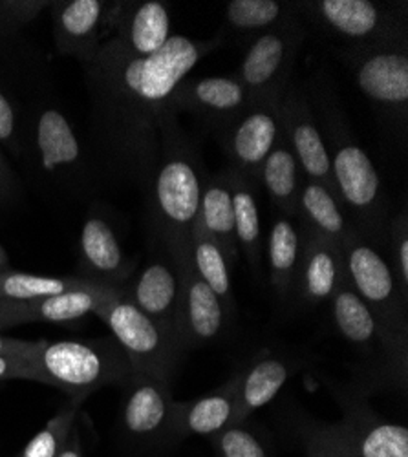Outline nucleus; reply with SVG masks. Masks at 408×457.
I'll use <instances>...</instances> for the list:
<instances>
[{
	"instance_id": "obj_1",
	"label": "nucleus",
	"mask_w": 408,
	"mask_h": 457,
	"mask_svg": "<svg viewBox=\"0 0 408 457\" xmlns=\"http://www.w3.org/2000/svg\"><path fill=\"white\" fill-rule=\"evenodd\" d=\"M221 41L172 35L154 55L134 57L106 41L85 64L90 96V146L104 178L145 190L162 148V132L178 112L171 99L178 85Z\"/></svg>"
},
{
	"instance_id": "obj_2",
	"label": "nucleus",
	"mask_w": 408,
	"mask_h": 457,
	"mask_svg": "<svg viewBox=\"0 0 408 457\" xmlns=\"http://www.w3.org/2000/svg\"><path fill=\"white\" fill-rule=\"evenodd\" d=\"M21 162L48 196L88 200L106 179L92 146L83 141L50 88L29 104Z\"/></svg>"
},
{
	"instance_id": "obj_3",
	"label": "nucleus",
	"mask_w": 408,
	"mask_h": 457,
	"mask_svg": "<svg viewBox=\"0 0 408 457\" xmlns=\"http://www.w3.org/2000/svg\"><path fill=\"white\" fill-rule=\"evenodd\" d=\"M321 130L326 143L336 193L352 225L374 245L387 240L388 196L383 179L343 116L341 106L328 92L317 94Z\"/></svg>"
},
{
	"instance_id": "obj_4",
	"label": "nucleus",
	"mask_w": 408,
	"mask_h": 457,
	"mask_svg": "<svg viewBox=\"0 0 408 457\" xmlns=\"http://www.w3.org/2000/svg\"><path fill=\"white\" fill-rule=\"evenodd\" d=\"M207 170L200 148L172 116L162 132L156 169L145 187L153 237H189L198 218Z\"/></svg>"
},
{
	"instance_id": "obj_5",
	"label": "nucleus",
	"mask_w": 408,
	"mask_h": 457,
	"mask_svg": "<svg viewBox=\"0 0 408 457\" xmlns=\"http://www.w3.org/2000/svg\"><path fill=\"white\" fill-rule=\"evenodd\" d=\"M35 383L64 392L81 404L108 386H125L134 370L116 338L35 340L29 353Z\"/></svg>"
},
{
	"instance_id": "obj_6",
	"label": "nucleus",
	"mask_w": 408,
	"mask_h": 457,
	"mask_svg": "<svg viewBox=\"0 0 408 457\" xmlns=\"http://www.w3.org/2000/svg\"><path fill=\"white\" fill-rule=\"evenodd\" d=\"M339 57L354 71L361 94L372 104L378 118L404 143L408 134V33L368 48L339 50Z\"/></svg>"
},
{
	"instance_id": "obj_7",
	"label": "nucleus",
	"mask_w": 408,
	"mask_h": 457,
	"mask_svg": "<svg viewBox=\"0 0 408 457\" xmlns=\"http://www.w3.org/2000/svg\"><path fill=\"white\" fill-rule=\"evenodd\" d=\"M296 13L339 50H359L408 33L406 4L374 0H312L296 3Z\"/></svg>"
},
{
	"instance_id": "obj_8",
	"label": "nucleus",
	"mask_w": 408,
	"mask_h": 457,
	"mask_svg": "<svg viewBox=\"0 0 408 457\" xmlns=\"http://www.w3.org/2000/svg\"><path fill=\"white\" fill-rule=\"evenodd\" d=\"M346 277L396 346L408 352V300L376 245L357 228L341 245Z\"/></svg>"
},
{
	"instance_id": "obj_9",
	"label": "nucleus",
	"mask_w": 408,
	"mask_h": 457,
	"mask_svg": "<svg viewBox=\"0 0 408 457\" xmlns=\"http://www.w3.org/2000/svg\"><path fill=\"white\" fill-rule=\"evenodd\" d=\"M112 331L134 373L171 385L185 350L176 335L148 319L123 295L108 300L96 313Z\"/></svg>"
},
{
	"instance_id": "obj_10",
	"label": "nucleus",
	"mask_w": 408,
	"mask_h": 457,
	"mask_svg": "<svg viewBox=\"0 0 408 457\" xmlns=\"http://www.w3.org/2000/svg\"><path fill=\"white\" fill-rule=\"evenodd\" d=\"M329 303L333 326L368 364V375L378 383L406 390L408 352L396 346L387 337L372 312L352 287L348 277L333 293Z\"/></svg>"
},
{
	"instance_id": "obj_11",
	"label": "nucleus",
	"mask_w": 408,
	"mask_h": 457,
	"mask_svg": "<svg viewBox=\"0 0 408 457\" xmlns=\"http://www.w3.org/2000/svg\"><path fill=\"white\" fill-rule=\"evenodd\" d=\"M306 37L308 28L299 13H295L246 46L235 75L251 96V101L280 99L293 81L295 62Z\"/></svg>"
},
{
	"instance_id": "obj_12",
	"label": "nucleus",
	"mask_w": 408,
	"mask_h": 457,
	"mask_svg": "<svg viewBox=\"0 0 408 457\" xmlns=\"http://www.w3.org/2000/svg\"><path fill=\"white\" fill-rule=\"evenodd\" d=\"M46 88L33 48L19 45L17 37L0 41V146L6 156L21 162L29 104Z\"/></svg>"
},
{
	"instance_id": "obj_13",
	"label": "nucleus",
	"mask_w": 408,
	"mask_h": 457,
	"mask_svg": "<svg viewBox=\"0 0 408 457\" xmlns=\"http://www.w3.org/2000/svg\"><path fill=\"white\" fill-rule=\"evenodd\" d=\"M189 238L191 235L179 238H162L172 247L181 271L178 333L185 352L212 345L231 324L218 296L195 270L189 253Z\"/></svg>"
},
{
	"instance_id": "obj_14",
	"label": "nucleus",
	"mask_w": 408,
	"mask_h": 457,
	"mask_svg": "<svg viewBox=\"0 0 408 457\" xmlns=\"http://www.w3.org/2000/svg\"><path fill=\"white\" fill-rule=\"evenodd\" d=\"M136 273V262L123 251L118 223L101 202H92L81 227L76 277L123 289Z\"/></svg>"
},
{
	"instance_id": "obj_15",
	"label": "nucleus",
	"mask_w": 408,
	"mask_h": 457,
	"mask_svg": "<svg viewBox=\"0 0 408 457\" xmlns=\"http://www.w3.org/2000/svg\"><path fill=\"white\" fill-rule=\"evenodd\" d=\"M134 306L179 338L181 271L172 247L154 238V251L143 268L123 287ZM181 342V340H179Z\"/></svg>"
},
{
	"instance_id": "obj_16",
	"label": "nucleus",
	"mask_w": 408,
	"mask_h": 457,
	"mask_svg": "<svg viewBox=\"0 0 408 457\" xmlns=\"http://www.w3.org/2000/svg\"><path fill=\"white\" fill-rule=\"evenodd\" d=\"M123 390L120 425L127 443L136 448L171 445L169 437L176 403L171 385L143 373H132Z\"/></svg>"
},
{
	"instance_id": "obj_17",
	"label": "nucleus",
	"mask_w": 408,
	"mask_h": 457,
	"mask_svg": "<svg viewBox=\"0 0 408 457\" xmlns=\"http://www.w3.org/2000/svg\"><path fill=\"white\" fill-rule=\"evenodd\" d=\"M279 116L282 137L299 162L304 179L322 183L336 193L319 118L312 97L303 85L295 81L289 83L279 101Z\"/></svg>"
},
{
	"instance_id": "obj_18",
	"label": "nucleus",
	"mask_w": 408,
	"mask_h": 457,
	"mask_svg": "<svg viewBox=\"0 0 408 457\" xmlns=\"http://www.w3.org/2000/svg\"><path fill=\"white\" fill-rule=\"evenodd\" d=\"M172 108L187 112L214 137L224 132L251 104V96L237 75L185 78L172 94Z\"/></svg>"
},
{
	"instance_id": "obj_19",
	"label": "nucleus",
	"mask_w": 408,
	"mask_h": 457,
	"mask_svg": "<svg viewBox=\"0 0 408 457\" xmlns=\"http://www.w3.org/2000/svg\"><path fill=\"white\" fill-rule=\"evenodd\" d=\"M279 101H251L240 116L216 137L229 160V167L253 179H256L258 170L282 137Z\"/></svg>"
},
{
	"instance_id": "obj_20",
	"label": "nucleus",
	"mask_w": 408,
	"mask_h": 457,
	"mask_svg": "<svg viewBox=\"0 0 408 457\" xmlns=\"http://www.w3.org/2000/svg\"><path fill=\"white\" fill-rule=\"evenodd\" d=\"M114 3L104 0H57L50 4L57 54L92 62L112 31Z\"/></svg>"
},
{
	"instance_id": "obj_21",
	"label": "nucleus",
	"mask_w": 408,
	"mask_h": 457,
	"mask_svg": "<svg viewBox=\"0 0 408 457\" xmlns=\"http://www.w3.org/2000/svg\"><path fill=\"white\" fill-rule=\"evenodd\" d=\"M345 419L337 425L348 457H408V430L388 423L361 399L341 395Z\"/></svg>"
},
{
	"instance_id": "obj_22",
	"label": "nucleus",
	"mask_w": 408,
	"mask_h": 457,
	"mask_svg": "<svg viewBox=\"0 0 408 457\" xmlns=\"http://www.w3.org/2000/svg\"><path fill=\"white\" fill-rule=\"evenodd\" d=\"M171 15L162 0L114 3L110 41L125 54L134 57L154 55L171 41Z\"/></svg>"
},
{
	"instance_id": "obj_23",
	"label": "nucleus",
	"mask_w": 408,
	"mask_h": 457,
	"mask_svg": "<svg viewBox=\"0 0 408 457\" xmlns=\"http://www.w3.org/2000/svg\"><path fill=\"white\" fill-rule=\"evenodd\" d=\"M303 227V225H301ZM346 277L341 245L303 227V254L293 293L304 306H319L331 300Z\"/></svg>"
},
{
	"instance_id": "obj_24",
	"label": "nucleus",
	"mask_w": 408,
	"mask_h": 457,
	"mask_svg": "<svg viewBox=\"0 0 408 457\" xmlns=\"http://www.w3.org/2000/svg\"><path fill=\"white\" fill-rule=\"evenodd\" d=\"M238 383L240 368L216 390L195 401H176L169 443L174 445L191 436L212 437L229 425H235Z\"/></svg>"
},
{
	"instance_id": "obj_25",
	"label": "nucleus",
	"mask_w": 408,
	"mask_h": 457,
	"mask_svg": "<svg viewBox=\"0 0 408 457\" xmlns=\"http://www.w3.org/2000/svg\"><path fill=\"white\" fill-rule=\"evenodd\" d=\"M296 366L289 357L275 355L271 352H264L247 364H242L235 425L246 423L256 410L270 404L286 386Z\"/></svg>"
},
{
	"instance_id": "obj_26",
	"label": "nucleus",
	"mask_w": 408,
	"mask_h": 457,
	"mask_svg": "<svg viewBox=\"0 0 408 457\" xmlns=\"http://www.w3.org/2000/svg\"><path fill=\"white\" fill-rule=\"evenodd\" d=\"M296 13V3L287 0H231L224 10V24L216 35L221 45L247 46L256 37L273 29Z\"/></svg>"
},
{
	"instance_id": "obj_27",
	"label": "nucleus",
	"mask_w": 408,
	"mask_h": 457,
	"mask_svg": "<svg viewBox=\"0 0 408 457\" xmlns=\"http://www.w3.org/2000/svg\"><path fill=\"white\" fill-rule=\"evenodd\" d=\"M195 225L220 245L233 270L240 249L235 235V211L228 167L207 178Z\"/></svg>"
},
{
	"instance_id": "obj_28",
	"label": "nucleus",
	"mask_w": 408,
	"mask_h": 457,
	"mask_svg": "<svg viewBox=\"0 0 408 457\" xmlns=\"http://www.w3.org/2000/svg\"><path fill=\"white\" fill-rule=\"evenodd\" d=\"M301 254L303 227L299 220L275 211L266 238V260L271 287L280 300H287L293 295Z\"/></svg>"
},
{
	"instance_id": "obj_29",
	"label": "nucleus",
	"mask_w": 408,
	"mask_h": 457,
	"mask_svg": "<svg viewBox=\"0 0 408 457\" xmlns=\"http://www.w3.org/2000/svg\"><path fill=\"white\" fill-rule=\"evenodd\" d=\"M231 195H233V211H235V235L238 249L246 254L251 270L261 273L262 256H264V233L262 218L258 209V183L256 179L242 174L240 170L228 167Z\"/></svg>"
},
{
	"instance_id": "obj_30",
	"label": "nucleus",
	"mask_w": 408,
	"mask_h": 457,
	"mask_svg": "<svg viewBox=\"0 0 408 457\" xmlns=\"http://www.w3.org/2000/svg\"><path fill=\"white\" fill-rule=\"evenodd\" d=\"M256 183L266 190L277 212L296 218L304 174L284 137L279 139L258 170Z\"/></svg>"
},
{
	"instance_id": "obj_31",
	"label": "nucleus",
	"mask_w": 408,
	"mask_h": 457,
	"mask_svg": "<svg viewBox=\"0 0 408 457\" xmlns=\"http://www.w3.org/2000/svg\"><path fill=\"white\" fill-rule=\"evenodd\" d=\"M296 220L303 227L337 245H343L354 228L339 196L326 185L310 179L303 183Z\"/></svg>"
},
{
	"instance_id": "obj_32",
	"label": "nucleus",
	"mask_w": 408,
	"mask_h": 457,
	"mask_svg": "<svg viewBox=\"0 0 408 457\" xmlns=\"http://www.w3.org/2000/svg\"><path fill=\"white\" fill-rule=\"evenodd\" d=\"M121 289L106 287L99 284H88L79 289H71L50 298L28 302L31 322H73L88 315H96L97 310L108 300L118 296Z\"/></svg>"
},
{
	"instance_id": "obj_33",
	"label": "nucleus",
	"mask_w": 408,
	"mask_h": 457,
	"mask_svg": "<svg viewBox=\"0 0 408 457\" xmlns=\"http://www.w3.org/2000/svg\"><path fill=\"white\" fill-rule=\"evenodd\" d=\"M189 253L196 273L218 296L221 306L226 310V315L233 322L237 315V302L233 295L231 268L224 251L220 249V245L205 231L195 225L189 238Z\"/></svg>"
},
{
	"instance_id": "obj_34",
	"label": "nucleus",
	"mask_w": 408,
	"mask_h": 457,
	"mask_svg": "<svg viewBox=\"0 0 408 457\" xmlns=\"http://www.w3.org/2000/svg\"><path fill=\"white\" fill-rule=\"evenodd\" d=\"M90 280L79 277H39V275H26L15 270L0 273V298L13 300V302H35L50 298L71 289H79Z\"/></svg>"
},
{
	"instance_id": "obj_35",
	"label": "nucleus",
	"mask_w": 408,
	"mask_h": 457,
	"mask_svg": "<svg viewBox=\"0 0 408 457\" xmlns=\"http://www.w3.org/2000/svg\"><path fill=\"white\" fill-rule=\"evenodd\" d=\"M78 413V403L71 401L70 404H66L50 419L39 434L28 441V445L17 457H59L61 450L68 441V436L71 434L73 427H76Z\"/></svg>"
},
{
	"instance_id": "obj_36",
	"label": "nucleus",
	"mask_w": 408,
	"mask_h": 457,
	"mask_svg": "<svg viewBox=\"0 0 408 457\" xmlns=\"http://www.w3.org/2000/svg\"><path fill=\"white\" fill-rule=\"evenodd\" d=\"M211 439L218 457H273L270 446L246 423L229 425Z\"/></svg>"
},
{
	"instance_id": "obj_37",
	"label": "nucleus",
	"mask_w": 408,
	"mask_h": 457,
	"mask_svg": "<svg viewBox=\"0 0 408 457\" xmlns=\"http://www.w3.org/2000/svg\"><path fill=\"white\" fill-rule=\"evenodd\" d=\"M50 4L45 0H0V41L13 39Z\"/></svg>"
},
{
	"instance_id": "obj_38",
	"label": "nucleus",
	"mask_w": 408,
	"mask_h": 457,
	"mask_svg": "<svg viewBox=\"0 0 408 457\" xmlns=\"http://www.w3.org/2000/svg\"><path fill=\"white\" fill-rule=\"evenodd\" d=\"M387 240L390 242L392 271L401 289V295L408 300V211L406 207L388 220Z\"/></svg>"
},
{
	"instance_id": "obj_39",
	"label": "nucleus",
	"mask_w": 408,
	"mask_h": 457,
	"mask_svg": "<svg viewBox=\"0 0 408 457\" xmlns=\"http://www.w3.org/2000/svg\"><path fill=\"white\" fill-rule=\"evenodd\" d=\"M303 437L308 457H348L337 425H310Z\"/></svg>"
},
{
	"instance_id": "obj_40",
	"label": "nucleus",
	"mask_w": 408,
	"mask_h": 457,
	"mask_svg": "<svg viewBox=\"0 0 408 457\" xmlns=\"http://www.w3.org/2000/svg\"><path fill=\"white\" fill-rule=\"evenodd\" d=\"M22 196V185L8 162L6 152L0 146V207L13 205Z\"/></svg>"
},
{
	"instance_id": "obj_41",
	"label": "nucleus",
	"mask_w": 408,
	"mask_h": 457,
	"mask_svg": "<svg viewBox=\"0 0 408 457\" xmlns=\"http://www.w3.org/2000/svg\"><path fill=\"white\" fill-rule=\"evenodd\" d=\"M31 322L28 302H13L0 298V331Z\"/></svg>"
},
{
	"instance_id": "obj_42",
	"label": "nucleus",
	"mask_w": 408,
	"mask_h": 457,
	"mask_svg": "<svg viewBox=\"0 0 408 457\" xmlns=\"http://www.w3.org/2000/svg\"><path fill=\"white\" fill-rule=\"evenodd\" d=\"M29 353L17 355V357L15 355L0 357V380H10V378L33 380V373H31V366H29Z\"/></svg>"
},
{
	"instance_id": "obj_43",
	"label": "nucleus",
	"mask_w": 408,
	"mask_h": 457,
	"mask_svg": "<svg viewBox=\"0 0 408 457\" xmlns=\"http://www.w3.org/2000/svg\"><path fill=\"white\" fill-rule=\"evenodd\" d=\"M35 346V340L13 338L0 333V357L3 355H28Z\"/></svg>"
},
{
	"instance_id": "obj_44",
	"label": "nucleus",
	"mask_w": 408,
	"mask_h": 457,
	"mask_svg": "<svg viewBox=\"0 0 408 457\" xmlns=\"http://www.w3.org/2000/svg\"><path fill=\"white\" fill-rule=\"evenodd\" d=\"M59 457H83V448H81V439H79V432L73 427L71 434L68 436V441L64 445V448L61 450Z\"/></svg>"
},
{
	"instance_id": "obj_45",
	"label": "nucleus",
	"mask_w": 408,
	"mask_h": 457,
	"mask_svg": "<svg viewBox=\"0 0 408 457\" xmlns=\"http://www.w3.org/2000/svg\"><path fill=\"white\" fill-rule=\"evenodd\" d=\"M10 270H12V265H10V262H8L6 251H4V247H3V245H0V273L10 271Z\"/></svg>"
}]
</instances>
